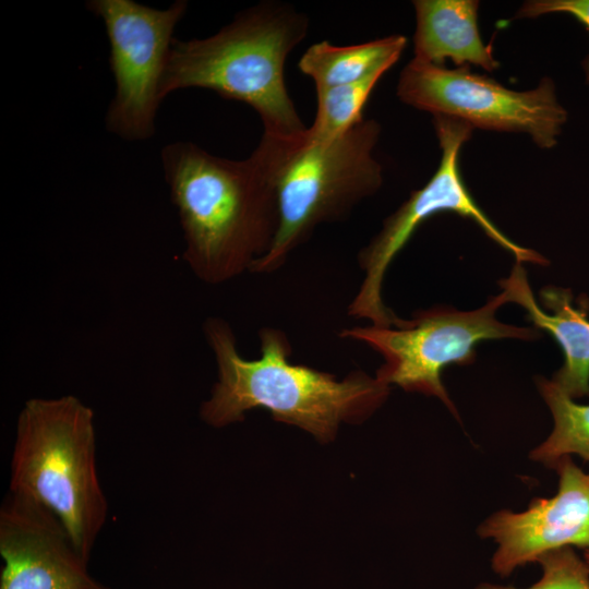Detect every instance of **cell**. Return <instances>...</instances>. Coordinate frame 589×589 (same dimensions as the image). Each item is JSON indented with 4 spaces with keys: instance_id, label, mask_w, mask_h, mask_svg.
<instances>
[{
    "instance_id": "7a4b0ae2",
    "label": "cell",
    "mask_w": 589,
    "mask_h": 589,
    "mask_svg": "<svg viewBox=\"0 0 589 589\" xmlns=\"http://www.w3.org/2000/svg\"><path fill=\"white\" fill-rule=\"evenodd\" d=\"M203 332L215 358L217 381L200 407V417L213 428L240 422L248 411L261 408L274 420L328 443L341 423L369 419L390 392V386L361 370L338 380L332 373L290 362L291 344L279 328L259 330L257 359L240 354L226 320L207 317Z\"/></svg>"
},
{
    "instance_id": "d6986e66",
    "label": "cell",
    "mask_w": 589,
    "mask_h": 589,
    "mask_svg": "<svg viewBox=\"0 0 589 589\" xmlns=\"http://www.w3.org/2000/svg\"><path fill=\"white\" fill-rule=\"evenodd\" d=\"M584 558L587 561V563L589 564V550H585L584 551Z\"/></svg>"
},
{
    "instance_id": "8fae6325",
    "label": "cell",
    "mask_w": 589,
    "mask_h": 589,
    "mask_svg": "<svg viewBox=\"0 0 589 589\" xmlns=\"http://www.w3.org/2000/svg\"><path fill=\"white\" fill-rule=\"evenodd\" d=\"M0 589H110L87 572L61 520L44 504L12 492L0 508Z\"/></svg>"
},
{
    "instance_id": "5b68a950",
    "label": "cell",
    "mask_w": 589,
    "mask_h": 589,
    "mask_svg": "<svg viewBox=\"0 0 589 589\" xmlns=\"http://www.w3.org/2000/svg\"><path fill=\"white\" fill-rule=\"evenodd\" d=\"M381 130L376 120L364 118L330 141H311L306 132L279 178L278 231L251 273L280 269L318 226L346 219L381 189L383 169L374 157Z\"/></svg>"
},
{
    "instance_id": "ac0fdd59",
    "label": "cell",
    "mask_w": 589,
    "mask_h": 589,
    "mask_svg": "<svg viewBox=\"0 0 589 589\" xmlns=\"http://www.w3.org/2000/svg\"><path fill=\"white\" fill-rule=\"evenodd\" d=\"M549 13L573 16L589 33V0H529L516 12L515 19L538 17ZM586 83L589 84V56L582 63Z\"/></svg>"
},
{
    "instance_id": "6da1fadb",
    "label": "cell",
    "mask_w": 589,
    "mask_h": 589,
    "mask_svg": "<svg viewBox=\"0 0 589 589\" xmlns=\"http://www.w3.org/2000/svg\"><path fill=\"white\" fill-rule=\"evenodd\" d=\"M305 135L263 133L241 160L215 156L192 142L163 148L165 180L183 231V261L197 279L230 281L268 252L279 227V178Z\"/></svg>"
},
{
    "instance_id": "3957f363",
    "label": "cell",
    "mask_w": 589,
    "mask_h": 589,
    "mask_svg": "<svg viewBox=\"0 0 589 589\" xmlns=\"http://www.w3.org/2000/svg\"><path fill=\"white\" fill-rule=\"evenodd\" d=\"M310 21L294 5L266 0L241 12L214 35L173 39L163 84V99L177 89H211L250 106L264 134L302 137L308 128L288 93L285 64L305 38Z\"/></svg>"
},
{
    "instance_id": "4fadbf2b",
    "label": "cell",
    "mask_w": 589,
    "mask_h": 589,
    "mask_svg": "<svg viewBox=\"0 0 589 589\" xmlns=\"http://www.w3.org/2000/svg\"><path fill=\"white\" fill-rule=\"evenodd\" d=\"M414 59L443 67L449 59L458 68L479 65L485 71L498 68L478 27L476 0H416Z\"/></svg>"
},
{
    "instance_id": "7c38bea8",
    "label": "cell",
    "mask_w": 589,
    "mask_h": 589,
    "mask_svg": "<svg viewBox=\"0 0 589 589\" xmlns=\"http://www.w3.org/2000/svg\"><path fill=\"white\" fill-rule=\"evenodd\" d=\"M522 263L516 262L500 287L507 301L527 312L533 327L548 332L561 346L563 365L551 378L573 399L589 396V299L580 296L579 308L574 304L570 289L546 286L541 290L542 310L530 288Z\"/></svg>"
},
{
    "instance_id": "ba28073f",
    "label": "cell",
    "mask_w": 589,
    "mask_h": 589,
    "mask_svg": "<svg viewBox=\"0 0 589 589\" xmlns=\"http://www.w3.org/2000/svg\"><path fill=\"white\" fill-rule=\"evenodd\" d=\"M396 94L408 106L472 128L525 132L541 148L557 144L568 118L550 77L518 92L468 67L447 69L414 58L400 72Z\"/></svg>"
},
{
    "instance_id": "e0dca14e",
    "label": "cell",
    "mask_w": 589,
    "mask_h": 589,
    "mask_svg": "<svg viewBox=\"0 0 589 589\" xmlns=\"http://www.w3.org/2000/svg\"><path fill=\"white\" fill-rule=\"evenodd\" d=\"M542 575L526 588L481 582L474 589H589V564L574 548H562L541 555Z\"/></svg>"
},
{
    "instance_id": "52a82bcc",
    "label": "cell",
    "mask_w": 589,
    "mask_h": 589,
    "mask_svg": "<svg viewBox=\"0 0 589 589\" xmlns=\"http://www.w3.org/2000/svg\"><path fill=\"white\" fill-rule=\"evenodd\" d=\"M433 125L442 156L430 180L384 221L380 231L358 253L363 273L359 289L348 305L347 314L365 318L372 325H396L398 317L383 300L385 274L418 227L433 215L452 212L473 220L496 244L509 252L519 263L548 265L549 261L534 250L524 248L503 233L473 200L461 177L458 157L462 145L470 140L473 128L458 119L433 116Z\"/></svg>"
},
{
    "instance_id": "5bb4252c",
    "label": "cell",
    "mask_w": 589,
    "mask_h": 589,
    "mask_svg": "<svg viewBox=\"0 0 589 589\" xmlns=\"http://www.w3.org/2000/svg\"><path fill=\"white\" fill-rule=\"evenodd\" d=\"M406 46L404 35L347 46L322 40L304 51L298 68L313 80L316 89L358 83L375 74L384 75L398 61Z\"/></svg>"
},
{
    "instance_id": "277c9868",
    "label": "cell",
    "mask_w": 589,
    "mask_h": 589,
    "mask_svg": "<svg viewBox=\"0 0 589 589\" xmlns=\"http://www.w3.org/2000/svg\"><path fill=\"white\" fill-rule=\"evenodd\" d=\"M10 491L48 507L89 560L108 516L96 466L95 414L89 406L74 395L24 402L16 421Z\"/></svg>"
},
{
    "instance_id": "9c48e42d",
    "label": "cell",
    "mask_w": 589,
    "mask_h": 589,
    "mask_svg": "<svg viewBox=\"0 0 589 589\" xmlns=\"http://www.w3.org/2000/svg\"><path fill=\"white\" fill-rule=\"evenodd\" d=\"M86 8L104 22L116 91L106 115L111 133L129 141L155 134L156 112L173 32L188 2L164 10L133 0H89Z\"/></svg>"
},
{
    "instance_id": "2e32d148",
    "label": "cell",
    "mask_w": 589,
    "mask_h": 589,
    "mask_svg": "<svg viewBox=\"0 0 589 589\" xmlns=\"http://www.w3.org/2000/svg\"><path fill=\"white\" fill-rule=\"evenodd\" d=\"M383 74L358 83L316 89V113L308 136L311 141L334 140L364 119L363 108Z\"/></svg>"
},
{
    "instance_id": "30bf717a",
    "label": "cell",
    "mask_w": 589,
    "mask_h": 589,
    "mask_svg": "<svg viewBox=\"0 0 589 589\" xmlns=\"http://www.w3.org/2000/svg\"><path fill=\"white\" fill-rule=\"evenodd\" d=\"M552 469L558 476L553 496L534 497L519 513L498 510L478 528L481 538L496 543L491 567L502 578L553 550H589V472L572 456L562 457Z\"/></svg>"
},
{
    "instance_id": "8992f818",
    "label": "cell",
    "mask_w": 589,
    "mask_h": 589,
    "mask_svg": "<svg viewBox=\"0 0 589 589\" xmlns=\"http://www.w3.org/2000/svg\"><path fill=\"white\" fill-rule=\"evenodd\" d=\"M505 303L508 301L502 291L472 311L436 305L416 311L410 320L401 318L394 326L371 324L344 328L339 337L364 344L383 358L375 373L377 380L406 392L434 396L458 418L441 378L444 368L473 363L476 345L482 340H533L541 336L536 327L500 322L495 314Z\"/></svg>"
},
{
    "instance_id": "9a60e30c",
    "label": "cell",
    "mask_w": 589,
    "mask_h": 589,
    "mask_svg": "<svg viewBox=\"0 0 589 589\" xmlns=\"http://www.w3.org/2000/svg\"><path fill=\"white\" fill-rule=\"evenodd\" d=\"M537 386L552 413L553 429L530 452V458L550 468L562 457L572 455L589 462V404L576 401L552 380L540 376Z\"/></svg>"
}]
</instances>
